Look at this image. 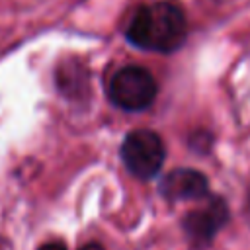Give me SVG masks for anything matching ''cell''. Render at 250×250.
Instances as JSON below:
<instances>
[{
    "instance_id": "6da1fadb",
    "label": "cell",
    "mask_w": 250,
    "mask_h": 250,
    "mask_svg": "<svg viewBox=\"0 0 250 250\" xmlns=\"http://www.w3.org/2000/svg\"><path fill=\"white\" fill-rule=\"evenodd\" d=\"M188 35L184 10L168 0L143 4L131 16L125 37L139 49L154 53H172L180 49Z\"/></svg>"
},
{
    "instance_id": "7a4b0ae2",
    "label": "cell",
    "mask_w": 250,
    "mask_h": 250,
    "mask_svg": "<svg viewBox=\"0 0 250 250\" xmlns=\"http://www.w3.org/2000/svg\"><path fill=\"white\" fill-rule=\"evenodd\" d=\"M158 86L154 76L137 64H129L113 72L107 84L109 100L127 111H141L148 107L156 98Z\"/></svg>"
},
{
    "instance_id": "3957f363",
    "label": "cell",
    "mask_w": 250,
    "mask_h": 250,
    "mask_svg": "<svg viewBox=\"0 0 250 250\" xmlns=\"http://www.w3.org/2000/svg\"><path fill=\"white\" fill-rule=\"evenodd\" d=\"M164 156V143L154 131L135 129L123 139L121 160L125 168L141 180H150L152 176H156L162 168Z\"/></svg>"
},
{
    "instance_id": "277c9868",
    "label": "cell",
    "mask_w": 250,
    "mask_h": 250,
    "mask_svg": "<svg viewBox=\"0 0 250 250\" xmlns=\"http://www.w3.org/2000/svg\"><path fill=\"white\" fill-rule=\"evenodd\" d=\"M227 221H229L227 203L221 197H209L203 207L189 211L182 219V227L191 246L203 248L211 244V240Z\"/></svg>"
},
{
    "instance_id": "5b68a950",
    "label": "cell",
    "mask_w": 250,
    "mask_h": 250,
    "mask_svg": "<svg viewBox=\"0 0 250 250\" xmlns=\"http://www.w3.org/2000/svg\"><path fill=\"white\" fill-rule=\"evenodd\" d=\"M160 193L170 201L201 199L209 195V184L201 172L191 168H178L164 176L160 182Z\"/></svg>"
},
{
    "instance_id": "8992f818",
    "label": "cell",
    "mask_w": 250,
    "mask_h": 250,
    "mask_svg": "<svg viewBox=\"0 0 250 250\" xmlns=\"http://www.w3.org/2000/svg\"><path fill=\"white\" fill-rule=\"evenodd\" d=\"M39 250H66V246H64L62 242H47V244H43Z\"/></svg>"
},
{
    "instance_id": "52a82bcc",
    "label": "cell",
    "mask_w": 250,
    "mask_h": 250,
    "mask_svg": "<svg viewBox=\"0 0 250 250\" xmlns=\"http://www.w3.org/2000/svg\"><path fill=\"white\" fill-rule=\"evenodd\" d=\"M80 250H104V246H100L98 242H90V244H86V246H82Z\"/></svg>"
}]
</instances>
